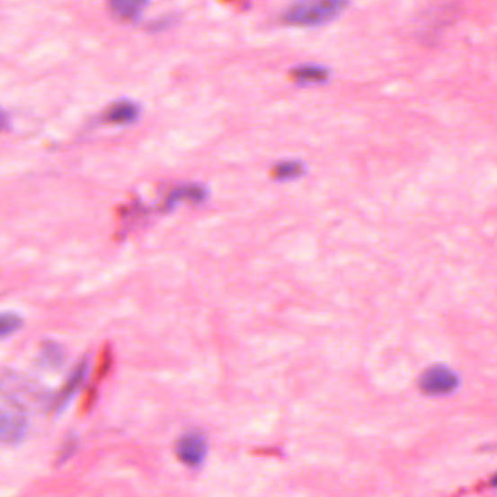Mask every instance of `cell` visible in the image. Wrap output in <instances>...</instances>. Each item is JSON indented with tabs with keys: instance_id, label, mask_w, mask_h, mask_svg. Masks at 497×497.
Instances as JSON below:
<instances>
[{
	"instance_id": "cell-1",
	"label": "cell",
	"mask_w": 497,
	"mask_h": 497,
	"mask_svg": "<svg viewBox=\"0 0 497 497\" xmlns=\"http://www.w3.org/2000/svg\"><path fill=\"white\" fill-rule=\"evenodd\" d=\"M351 0H297L285 13V21L297 27H320L332 22Z\"/></svg>"
},
{
	"instance_id": "cell-2",
	"label": "cell",
	"mask_w": 497,
	"mask_h": 497,
	"mask_svg": "<svg viewBox=\"0 0 497 497\" xmlns=\"http://www.w3.org/2000/svg\"><path fill=\"white\" fill-rule=\"evenodd\" d=\"M0 394L12 401V405L22 410L25 403L43 400L44 394L18 375H4L0 378Z\"/></svg>"
},
{
	"instance_id": "cell-3",
	"label": "cell",
	"mask_w": 497,
	"mask_h": 497,
	"mask_svg": "<svg viewBox=\"0 0 497 497\" xmlns=\"http://www.w3.org/2000/svg\"><path fill=\"white\" fill-rule=\"evenodd\" d=\"M28 419L22 410L0 409V442L16 445L27 435Z\"/></svg>"
},
{
	"instance_id": "cell-4",
	"label": "cell",
	"mask_w": 497,
	"mask_h": 497,
	"mask_svg": "<svg viewBox=\"0 0 497 497\" xmlns=\"http://www.w3.org/2000/svg\"><path fill=\"white\" fill-rule=\"evenodd\" d=\"M459 386V379L454 370L445 367H435L424 372L421 379V388L426 394L439 395L449 394Z\"/></svg>"
},
{
	"instance_id": "cell-5",
	"label": "cell",
	"mask_w": 497,
	"mask_h": 497,
	"mask_svg": "<svg viewBox=\"0 0 497 497\" xmlns=\"http://www.w3.org/2000/svg\"><path fill=\"white\" fill-rule=\"evenodd\" d=\"M208 454V442L200 433H189L177 443L178 458L190 466H199Z\"/></svg>"
},
{
	"instance_id": "cell-6",
	"label": "cell",
	"mask_w": 497,
	"mask_h": 497,
	"mask_svg": "<svg viewBox=\"0 0 497 497\" xmlns=\"http://www.w3.org/2000/svg\"><path fill=\"white\" fill-rule=\"evenodd\" d=\"M89 370V359H82L81 362L77 363L75 369L72 370V374L69 375V378L66 381L63 388L58 393V400H56L55 405L58 412H62L63 409L67 407L72 398L76 395L77 391L84 386L86 377H88Z\"/></svg>"
},
{
	"instance_id": "cell-7",
	"label": "cell",
	"mask_w": 497,
	"mask_h": 497,
	"mask_svg": "<svg viewBox=\"0 0 497 497\" xmlns=\"http://www.w3.org/2000/svg\"><path fill=\"white\" fill-rule=\"evenodd\" d=\"M139 105L130 100H120L112 102L104 114V120L109 124H116V126H129L138 121L140 117Z\"/></svg>"
},
{
	"instance_id": "cell-8",
	"label": "cell",
	"mask_w": 497,
	"mask_h": 497,
	"mask_svg": "<svg viewBox=\"0 0 497 497\" xmlns=\"http://www.w3.org/2000/svg\"><path fill=\"white\" fill-rule=\"evenodd\" d=\"M147 4L149 0H109L111 15L121 22L138 20Z\"/></svg>"
},
{
	"instance_id": "cell-9",
	"label": "cell",
	"mask_w": 497,
	"mask_h": 497,
	"mask_svg": "<svg viewBox=\"0 0 497 497\" xmlns=\"http://www.w3.org/2000/svg\"><path fill=\"white\" fill-rule=\"evenodd\" d=\"M330 70L325 66L305 63L292 70V77L301 85H321L330 79Z\"/></svg>"
},
{
	"instance_id": "cell-10",
	"label": "cell",
	"mask_w": 497,
	"mask_h": 497,
	"mask_svg": "<svg viewBox=\"0 0 497 497\" xmlns=\"http://www.w3.org/2000/svg\"><path fill=\"white\" fill-rule=\"evenodd\" d=\"M66 353L62 344L46 342L40 351L39 363L49 369H58L65 365Z\"/></svg>"
},
{
	"instance_id": "cell-11",
	"label": "cell",
	"mask_w": 497,
	"mask_h": 497,
	"mask_svg": "<svg viewBox=\"0 0 497 497\" xmlns=\"http://www.w3.org/2000/svg\"><path fill=\"white\" fill-rule=\"evenodd\" d=\"M206 197V190L200 185H184L171 191L166 199V209H173V206L182 200L200 201Z\"/></svg>"
},
{
	"instance_id": "cell-12",
	"label": "cell",
	"mask_w": 497,
	"mask_h": 497,
	"mask_svg": "<svg viewBox=\"0 0 497 497\" xmlns=\"http://www.w3.org/2000/svg\"><path fill=\"white\" fill-rule=\"evenodd\" d=\"M305 173V165L299 161H285L274 168V175L278 180H293L302 177Z\"/></svg>"
},
{
	"instance_id": "cell-13",
	"label": "cell",
	"mask_w": 497,
	"mask_h": 497,
	"mask_svg": "<svg viewBox=\"0 0 497 497\" xmlns=\"http://www.w3.org/2000/svg\"><path fill=\"white\" fill-rule=\"evenodd\" d=\"M23 320L18 314L0 313V339L15 334L22 328Z\"/></svg>"
},
{
	"instance_id": "cell-14",
	"label": "cell",
	"mask_w": 497,
	"mask_h": 497,
	"mask_svg": "<svg viewBox=\"0 0 497 497\" xmlns=\"http://www.w3.org/2000/svg\"><path fill=\"white\" fill-rule=\"evenodd\" d=\"M77 448H79V440H77L76 436H69L63 443V447L60 448L58 457L56 458V466H63V464L67 463L76 454Z\"/></svg>"
},
{
	"instance_id": "cell-15",
	"label": "cell",
	"mask_w": 497,
	"mask_h": 497,
	"mask_svg": "<svg viewBox=\"0 0 497 497\" xmlns=\"http://www.w3.org/2000/svg\"><path fill=\"white\" fill-rule=\"evenodd\" d=\"M175 22H177V18L173 15L161 16L158 20L152 21L149 23L151 25L149 28H151L152 32H163L168 30V28L173 27V25H175Z\"/></svg>"
},
{
	"instance_id": "cell-16",
	"label": "cell",
	"mask_w": 497,
	"mask_h": 497,
	"mask_svg": "<svg viewBox=\"0 0 497 497\" xmlns=\"http://www.w3.org/2000/svg\"><path fill=\"white\" fill-rule=\"evenodd\" d=\"M4 121H6V117H4V111L0 110V130H2V128H4Z\"/></svg>"
}]
</instances>
